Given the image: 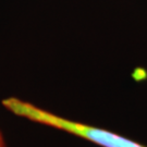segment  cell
Listing matches in <instances>:
<instances>
[{
  "mask_svg": "<svg viewBox=\"0 0 147 147\" xmlns=\"http://www.w3.org/2000/svg\"><path fill=\"white\" fill-rule=\"evenodd\" d=\"M2 105L13 115L27 119L36 123L55 127L84 138L101 147H147L143 144L134 142L127 137L119 135L101 127L84 124L81 122L69 120L67 118L55 115L53 112L39 108L28 101L10 97L2 101Z\"/></svg>",
  "mask_w": 147,
  "mask_h": 147,
  "instance_id": "cell-1",
  "label": "cell"
},
{
  "mask_svg": "<svg viewBox=\"0 0 147 147\" xmlns=\"http://www.w3.org/2000/svg\"><path fill=\"white\" fill-rule=\"evenodd\" d=\"M0 147H5V142H3V138H2L1 133H0Z\"/></svg>",
  "mask_w": 147,
  "mask_h": 147,
  "instance_id": "cell-2",
  "label": "cell"
}]
</instances>
